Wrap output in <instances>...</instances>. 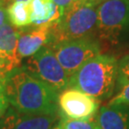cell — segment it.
<instances>
[{
	"mask_svg": "<svg viewBox=\"0 0 129 129\" xmlns=\"http://www.w3.org/2000/svg\"><path fill=\"white\" fill-rule=\"evenodd\" d=\"M12 71L13 70L11 69V67L8 64V62L2 56H0V76L7 77V75L9 74L10 72H12Z\"/></svg>",
	"mask_w": 129,
	"mask_h": 129,
	"instance_id": "ffe728a7",
	"label": "cell"
},
{
	"mask_svg": "<svg viewBox=\"0 0 129 129\" xmlns=\"http://www.w3.org/2000/svg\"><path fill=\"white\" fill-rule=\"evenodd\" d=\"M7 14L11 25L16 29L32 24L28 3L14 1L7 7Z\"/></svg>",
	"mask_w": 129,
	"mask_h": 129,
	"instance_id": "4fadbf2b",
	"label": "cell"
},
{
	"mask_svg": "<svg viewBox=\"0 0 129 129\" xmlns=\"http://www.w3.org/2000/svg\"><path fill=\"white\" fill-rule=\"evenodd\" d=\"M10 102L4 89L0 90V119H2L9 109Z\"/></svg>",
	"mask_w": 129,
	"mask_h": 129,
	"instance_id": "e0dca14e",
	"label": "cell"
},
{
	"mask_svg": "<svg viewBox=\"0 0 129 129\" xmlns=\"http://www.w3.org/2000/svg\"><path fill=\"white\" fill-rule=\"evenodd\" d=\"M5 83H6V77L0 76V90L1 89H4Z\"/></svg>",
	"mask_w": 129,
	"mask_h": 129,
	"instance_id": "7402d4cb",
	"label": "cell"
},
{
	"mask_svg": "<svg viewBox=\"0 0 129 129\" xmlns=\"http://www.w3.org/2000/svg\"><path fill=\"white\" fill-rule=\"evenodd\" d=\"M98 126L97 120H70L62 118L58 123L59 129H95Z\"/></svg>",
	"mask_w": 129,
	"mask_h": 129,
	"instance_id": "5bb4252c",
	"label": "cell"
},
{
	"mask_svg": "<svg viewBox=\"0 0 129 129\" xmlns=\"http://www.w3.org/2000/svg\"><path fill=\"white\" fill-rule=\"evenodd\" d=\"M96 120L101 129H129V111L126 105L102 106Z\"/></svg>",
	"mask_w": 129,
	"mask_h": 129,
	"instance_id": "8fae6325",
	"label": "cell"
},
{
	"mask_svg": "<svg viewBox=\"0 0 129 129\" xmlns=\"http://www.w3.org/2000/svg\"><path fill=\"white\" fill-rule=\"evenodd\" d=\"M118 79V61L113 55H99L79 68L69 79L75 88L97 100L108 99Z\"/></svg>",
	"mask_w": 129,
	"mask_h": 129,
	"instance_id": "7a4b0ae2",
	"label": "cell"
},
{
	"mask_svg": "<svg viewBox=\"0 0 129 129\" xmlns=\"http://www.w3.org/2000/svg\"><path fill=\"white\" fill-rule=\"evenodd\" d=\"M31 23L35 26L51 24L60 19V13L53 0H31L29 3Z\"/></svg>",
	"mask_w": 129,
	"mask_h": 129,
	"instance_id": "7c38bea8",
	"label": "cell"
},
{
	"mask_svg": "<svg viewBox=\"0 0 129 129\" xmlns=\"http://www.w3.org/2000/svg\"><path fill=\"white\" fill-rule=\"evenodd\" d=\"M51 40V24H43L32 29L29 32L20 31L17 46L18 56L30 57L47 45Z\"/></svg>",
	"mask_w": 129,
	"mask_h": 129,
	"instance_id": "9c48e42d",
	"label": "cell"
},
{
	"mask_svg": "<svg viewBox=\"0 0 129 129\" xmlns=\"http://www.w3.org/2000/svg\"><path fill=\"white\" fill-rule=\"evenodd\" d=\"M129 28V0H103L98 6V35L103 40L117 43Z\"/></svg>",
	"mask_w": 129,
	"mask_h": 129,
	"instance_id": "5b68a950",
	"label": "cell"
},
{
	"mask_svg": "<svg viewBox=\"0 0 129 129\" xmlns=\"http://www.w3.org/2000/svg\"><path fill=\"white\" fill-rule=\"evenodd\" d=\"M58 108L62 118L92 120L99 109V100L75 88H67L58 96Z\"/></svg>",
	"mask_w": 129,
	"mask_h": 129,
	"instance_id": "52a82bcc",
	"label": "cell"
},
{
	"mask_svg": "<svg viewBox=\"0 0 129 129\" xmlns=\"http://www.w3.org/2000/svg\"><path fill=\"white\" fill-rule=\"evenodd\" d=\"M5 0H0V27H2L5 24L9 23L8 14H7V8L4 7Z\"/></svg>",
	"mask_w": 129,
	"mask_h": 129,
	"instance_id": "d6986e66",
	"label": "cell"
},
{
	"mask_svg": "<svg viewBox=\"0 0 129 129\" xmlns=\"http://www.w3.org/2000/svg\"><path fill=\"white\" fill-rule=\"evenodd\" d=\"M5 93L13 108L24 115H55L58 110V94L47 83L16 68L6 77Z\"/></svg>",
	"mask_w": 129,
	"mask_h": 129,
	"instance_id": "6da1fadb",
	"label": "cell"
},
{
	"mask_svg": "<svg viewBox=\"0 0 129 129\" xmlns=\"http://www.w3.org/2000/svg\"><path fill=\"white\" fill-rule=\"evenodd\" d=\"M56 119V114L24 115L14 108H9L0 119V129H53Z\"/></svg>",
	"mask_w": 129,
	"mask_h": 129,
	"instance_id": "ba28073f",
	"label": "cell"
},
{
	"mask_svg": "<svg viewBox=\"0 0 129 129\" xmlns=\"http://www.w3.org/2000/svg\"><path fill=\"white\" fill-rule=\"evenodd\" d=\"M24 68L59 94L69 86L70 78L49 45L42 47L37 53L32 55L27 60Z\"/></svg>",
	"mask_w": 129,
	"mask_h": 129,
	"instance_id": "8992f818",
	"label": "cell"
},
{
	"mask_svg": "<svg viewBox=\"0 0 129 129\" xmlns=\"http://www.w3.org/2000/svg\"><path fill=\"white\" fill-rule=\"evenodd\" d=\"M54 54L71 78L84 63L101 55V47L90 37L50 43Z\"/></svg>",
	"mask_w": 129,
	"mask_h": 129,
	"instance_id": "277c9868",
	"label": "cell"
},
{
	"mask_svg": "<svg viewBox=\"0 0 129 129\" xmlns=\"http://www.w3.org/2000/svg\"><path fill=\"white\" fill-rule=\"evenodd\" d=\"M53 129H59V127H58V125H57V126H55Z\"/></svg>",
	"mask_w": 129,
	"mask_h": 129,
	"instance_id": "cb8c5ba5",
	"label": "cell"
},
{
	"mask_svg": "<svg viewBox=\"0 0 129 129\" xmlns=\"http://www.w3.org/2000/svg\"><path fill=\"white\" fill-rule=\"evenodd\" d=\"M119 85L122 86L129 81V54L118 61V79Z\"/></svg>",
	"mask_w": 129,
	"mask_h": 129,
	"instance_id": "9a60e30c",
	"label": "cell"
},
{
	"mask_svg": "<svg viewBox=\"0 0 129 129\" xmlns=\"http://www.w3.org/2000/svg\"><path fill=\"white\" fill-rule=\"evenodd\" d=\"M15 2H25V3H29L31 0H14Z\"/></svg>",
	"mask_w": 129,
	"mask_h": 129,
	"instance_id": "603a6c76",
	"label": "cell"
},
{
	"mask_svg": "<svg viewBox=\"0 0 129 129\" xmlns=\"http://www.w3.org/2000/svg\"><path fill=\"white\" fill-rule=\"evenodd\" d=\"M53 1L59 10L60 17L70 9V7L75 2V0H53Z\"/></svg>",
	"mask_w": 129,
	"mask_h": 129,
	"instance_id": "ac0fdd59",
	"label": "cell"
},
{
	"mask_svg": "<svg viewBox=\"0 0 129 129\" xmlns=\"http://www.w3.org/2000/svg\"><path fill=\"white\" fill-rule=\"evenodd\" d=\"M19 37L20 31L11 24L0 27V56L8 62L12 70L18 68L21 62L17 53Z\"/></svg>",
	"mask_w": 129,
	"mask_h": 129,
	"instance_id": "30bf717a",
	"label": "cell"
},
{
	"mask_svg": "<svg viewBox=\"0 0 129 129\" xmlns=\"http://www.w3.org/2000/svg\"><path fill=\"white\" fill-rule=\"evenodd\" d=\"M97 21L98 6L74 3L58 21L51 23L50 43L90 37Z\"/></svg>",
	"mask_w": 129,
	"mask_h": 129,
	"instance_id": "3957f363",
	"label": "cell"
},
{
	"mask_svg": "<svg viewBox=\"0 0 129 129\" xmlns=\"http://www.w3.org/2000/svg\"><path fill=\"white\" fill-rule=\"evenodd\" d=\"M102 1L103 0H75L74 3H76V4H86L92 5V6H99Z\"/></svg>",
	"mask_w": 129,
	"mask_h": 129,
	"instance_id": "44dd1931",
	"label": "cell"
},
{
	"mask_svg": "<svg viewBox=\"0 0 129 129\" xmlns=\"http://www.w3.org/2000/svg\"><path fill=\"white\" fill-rule=\"evenodd\" d=\"M95 129H101V128H100L99 126H97V127H96V128H95Z\"/></svg>",
	"mask_w": 129,
	"mask_h": 129,
	"instance_id": "d4e9b609",
	"label": "cell"
},
{
	"mask_svg": "<svg viewBox=\"0 0 129 129\" xmlns=\"http://www.w3.org/2000/svg\"><path fill=\"white\" fill-rule=\"evenodd\" d=\"M108 105H129V81L120 86V92L111 99Z\"/></svg>",
	"mask_w": 129,
	"mask_h": 129,
	"instance_id": "2e32d148",
	"label": "cell"
}]
</instances>
